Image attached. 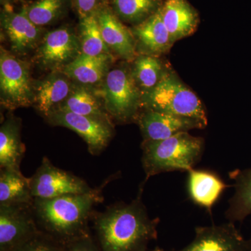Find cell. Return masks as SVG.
<instances>
[{"instance_id":"cell-1","label":"cell","mask_w":251,"mask_h":251,"mask_svg":"<svg viewBox=\"0 0 251 251\" xmlns=\"http://www.w3.org/2000/svg\"><path fill=\"white\" fill-rule=\"evenodd\" d=\"M130 203L117 202L92 216L100 251H147L158 237V218L151 219L142 201L144 186Z\"/></svg>"},{"instance_id":"cell-2","label":"cell","mask_w":251,"mask_h":251,"mask_svg":"<svg viewBox=\"0 0 251 251\" xmlns=\"http://www.w3.org/2000/svg\"><path fill=\"white\" fill-rule=\"evenodd\" d=\"M101 189L59 197L34 198L33 211L38 227L44 233L67 245L90 233L89 221L94 206L103 202Z\"/></svg>"},{"instance_id":"cell-3","label":"cell","mask_w":251,"mask_h":251,"mask_svg":"<svg viewBox=\"0 0 251 251\" xmlns=\"http://www.w3.org/2000/svg\"><path fill=\"white\" fill-rule=\"evenodd\" d=\"M141 148L142 164L147 181L161 173L192 169L202 156L204 140L188 132H181L167 139L144 140Z\"/></svg>"},{"instance_id":"cell-4","label":"cell","mask_w":251,"mask_h":251,"mask_svg":"<svg viewBox=\"0 0 251 251\" xmlns=\"http://www.w3.org/2000/svg\"><path fill=\"white\" fill-rule=\"evenodd\" d=\"M142 109L193 119L207 125L205 108L201 99L171 71H167L156 87L143 95Z\"/></svg>"},{"instance_id":"cell-5","label":"cell","mask_w":251,"mask_h":251,"mask_svg":"<svg viewBox=\"0 0 251 251\" xmlns=\"http://www.w3.org/2000/svg\"><path fill=\"white\" fill-rule=\"evenodd\" d=\"M104 106L111 119L120 123L135 121L142 108V93L131 69L120 67L109 71L101 92Z\"/></svg>"},{"instance_id":"cell-6","label":"cell","mask_w":251,"mask_h":251,"mask_svg":"<svg viewBox=\"0 0 251 251\" xmlns=\"http://www.w3.org/2000/svg\"><path fill=\"white\" fill-rule=\"evenodd\" d=\"M1 103L14 110L34 103V92L25 63L1 48L0 54Z\"/></svg>"},{"instance_id":"cell-7","label":"cell","mask_w":251,"mask_h":251,"mask_svg":"<svg viewBox=\"0 0 251 251\" xmlns=\"http://www.w3.org/2000/svg\"><path fill=\"white\" fill-rule=\"evenodd\" d=\"M31 194L34 198H52L69 194L92 192L94 188L76 175L57 168L44 156L31 176Z\"/></svg>"},{"instance_id":"cell-8","label":"cell","mask_w":251,"mask_h":251,"mask_svg":"<svg viewBox=\"0 0 251 251\" xmlns=\"http://www.w3.org/2000/svg\"><path fill=\"white\" fill-rule=\"evenodd\" d=\"M39 231L33 203L0 205V251H14Z\"/></svg>"},{"instance_id":"cell-9","label":"cell","mask_w":251,"mask_h":251,"mask_svg":"<svg viewBox=\"0 0 251 251\" xmlns=\"http://www.w3.org/2000/svg\"><path fill=\"white\" fill-rule=\"evenodd\" d=\"M46 119L50 125L75 132L85 140L89 151L94 156L100 154L113 137L114 126L110 121L59 110Z\"/></svg>"},{"instance_id":"cell-10","label":"cell","mask_w":251,"mask_h":251,"mask_svg":"<svg viewBox=\"0 0 251 251\" xmlns=\"http://www.w3.org/2000/svg\"><path fill=\"white\" fill-rule=\"evenodd\" d=\"M78 36L72 29L63 27L46 33L39 47L36 58L46 69H64L81 54Z\"/></svg>"},{"instance_id":"cell-11","label":"cell","mask_w":251,"mask_h":251,"mask_svg":"<svg viewBox=\"0 0 251 251\" xmlns=\"http://www.w3.org/2000/svg\"><path fill=\"white\" fill-rule=\"evenodd\" d=\"M142 134L145 140H161L195 128L206 126L193 119L142 109L137 117Z\"/></svg>"},{"instance_id":"cell-12","label":"cell","mask_w":251,"mask_h":251,"mask_svg":"<svg viewBox=\"0 0 251 251\" xmlns=\"http://www.w3.org/2000/svg\"><path fill=\"white\" fill-rule=\"evenodd\" d=\"M181 251H247L246 240L234 223L197 227L196 237Z\"/></svg>"},{"instance_id":"cell-13","label":"cell","mask_w":251,"mask_h":251,"mask_svg":"<svg viewBox=\"0 0 251 251\" xmlns=\"http://www.w3.org/2000/svg\"><path fill=\"white\" fill-rule=\"evenodd\" d=\"M97 16L103 40L110 51L128 62L134 61L138 57L134 36L110 6H104Z\"/></svg>"},{"instance_id":"cell-14","label":"cell","mask_w":251,"mask_h":251,"mask_svg":"<svg viewBox=\"0 0 251 251\" xmlns=\"http://www.w3.org/2000/svg\"><path fill=\"white\" fill-rule=\"evenodd\" d=\"M1 25L16 53H27L40 41L41 28L31 22L22 11L15 12L12 6L4 7L1 11Z\"/></svg>"},{"instance_id":"cell-15","label":"cell","mask_w":251,"mask_h":251,"mask_svg":"<svg viewBox=\"0 0 251 251\" xmlns=\"http://www.w3.org/2000/svg\"><path fill=\"white\" fill-rule=\"evenodd\" d=\"M130 31L134 36L137 51L141 54L158 57L168 52L174 44L163 22L161 9L146 21L133 26Z\"/></svg>"},{"instance_id":"cell-16","label":"cell","mask_w":251,"mask_h":251,"mask_svg":"<svg viewBox=\"0 0 251 251\" xmlns=\"http://www.w3.org/2000/svg\"><path fill=\"white\" fill-rule=\"evenodd\" d=\"M161 11L173 43L192 35L197 29L199 15L187 0H166Z\"/></svg>"},{"instance_id":"cell-17","label":"cell","mask_w":251,"mask_h":251,"mask_svg":"<svg viewBox=\"0 0 251 251\" xmlns=\"http://www.w3.org/2000/svg\"><path fill=\"white\" fill-rule=\"evenodd\" d=\"M73 86L64 74H52L38 84L34 92V105L43 117L47 118L67 99Z\"/></svg>"},{"instance_id":"cell-18","label":"cell","mask_w":251,"mask_h":251,"mask_svg":"<svg viewBox=\"0 0 251 251\" xmlns=\"http://www.w3.org/2000/svg\"><path fill=\"white\" fill-rule=\"evenodd\" d=\"M112 61L110 54L93 57L81 52L77 58L62 69V72L70 80L76 81L80 85H97L105 79Z\"/></svg>"},{"instance_id":"cell-19","label":"cell","mask_w":251,"mask_h":251,"mask_svg":"<svg viewBox=\"0 0 251 251\" xmlns=\"http://www.w3.org/2000/svg\"><path fill=\"white\" fill-rule=\"evenodd\" d=\"M21 122L14 116L8 117L0 128V169L21 171L25 152L21 140Z\"/></svg>"},{"instance_id":"cell-20","label":"cell","mask_w":251,"mask_h":251,"mask_svg":"<svg viewBox=\"0 0 251 251\" xmlns=\"http://www.w3.org/2000/svg\"><path fill=\"white\" fill-rule=\"evenodd\" d=\"M188 173V191L193 202L211 211L221 195L229 186L209 172L191 169Z\"/></svg>"},{"instance_id":"cell-21","label":"cell","mask_w":251,"mask_h":251,"mask_svg":"<svg viewBox=\"0 0 251 251\" xmlns=\"http://www.w3.org/2000/svg\"><path fill=\"white\" fill-rule=\"evenodd\" d=\"M57 110L111 122L103 102L85 85L74 86L69 97Z\"/></svg>"},{"instance_id":"cell-22","label":"cell","mask_w":251,"mask_h":251,"mask_svg":"<svg viewBox=\"0 0 251 251\" xmlns=\"http://www.w3.org/2000/svg\"><path fill=\"white\" fill-rule=\"evenodd\" d=\"M0 170V205L32 204L30 179L18 170Z\"/></svg>"},{"instance_id":"cell-23","label":"cell","mask_w":251,"mask_h":251,"mask_svg":"<svg viewBox=\"0 0 251 251\" xmlns=\"http://www.w3.org/2000/svg\"><path fill=\"white\" fill-rule=\"evenodd\" d=\"M229 176L234 181V193L226 217L229 222H242L251 214V168L231 172Z\"/></svg>"},{"instance_id":"cell-24","label":"cell","mask_w":251,"mask_h":251,"mask_svg":"<svg viewBox=\"0 0 251 251\" xmlns=\"http://www.w3.org/2000/svg\"><path fill=\"white\" fill-rule=\"evenodd\" d=\"M131 72L143 97L156 87L167 71L158 57L140 54L135 59Z\"/></svg>"},{"instance_id":"cell-25","label":"cell","mask_w":251,"mask_h":251,"mask_svg":"<svg viewBox=\"0 0 251 251\" xmlns=\"http://www.w3.org/2000/svg\"><path fill=\"white\" fill-rule=\"evenodd\" d=\"M115 15L126 23L137 25L161 9V0H110Z\"/></svg>"},{"instance_id":"cell-26","label":"cell","mask_w":251,"mask_h":251,"mask_svg":"<svg viewBox=\"0 0 251 251\" xmlns=\"http://www.w3.org/2000/svg\"><path fill=\"white\" fill-rule=\"evenodd\" d=\"M81 52L87 55H112L111 51L105 44L97 14L80 18L79 23Z\"/></svg>"},{"instance_id":"cell-27","label":"cell","mask_w":251,"mask_h":251,"mask_svg":"<svg viewBox=\"0 0 251 251\" xmlns=\"http://www.w3.org/2000/svg\"><path fill=\"white\" fill-rule=\"evenodd\" d=\"M70 0H36L21 9L39 27L52 24L67 12Z\"/></svg>"},{"instance_id":"cell-28","label":"cell","mask_w":251,"mask_h":251,"mask_svg":"<svg viewBox=\"0 0 251 251\" xmlns=\"http://www.w3.org/2000/svg\"><path fill=\"white\" fill-rule=\"evenodd\" d=\"M14 251H68L67 245L39 231Z\"/></svg>"},{"instance_id":"cell-29","label":"cell","mask_w":251,"mask_h":251,"mask_svg":"<svg viewBox=\"0 0 251 251\" xmlns=\"http://www.w3.org/2000/svg\"><path fill=\"white\" fill-rule=\"evenodd\" d=\"M73 4L80 19L97 14L102 7L109 4V0H73Z\"/></svg>"},{"instance_id":"cell-30","label":"cell","mask_w":251,"mask_h":251,"mask_svg":"<svg viewBox=\"0 0 251 251\" xmlns=\"http://www.w3.org/2000/svg\"><path fill=\"white\" fill-rule=\"evenodd\" d=\"M67 247L68 251H100L90 233L72 241Z\"/></svg>"},{"instance_id":"cell-31","label":"cell","mask_w":251,"mask_h":251,"mask_svg":"<svg viewBox=\"0 0 251 251\" xmlns=\"http://www.w3.org/2000/svg\"><path fill=\"white\" fill-rule=\"evenodd\" d=\"M0 1L4 7H8V6H11V2L13 0H0Z\"/></svg>"},{"instance_id":"cell-32","label":"cell","mask_w":251,"mask_h":251,"mask_svg":"<svg viewBox=\"0 0 251 251\" xmlns=\"http://www.w3.org/2000/svg\"><path fill=\"white\" fill-rule=\"evenodd\" d=\"M246 244H247V251H251V234L249 239L246 240Z\"/></svg>"},{"instance_id":"cell-33","label":"cell","mask_w":251,"mask_h":251,"mask_svg":"<svg viewBox=\"0 0 251 251\" xmlns=\"http://www.w3.org/2000/svg\"><path fill=\"white\" fill-rule=\"evenodd\" d=\"M153 251H164V250H163V249H160V248L157 247Z\"/></svg>"}]
</instances>
